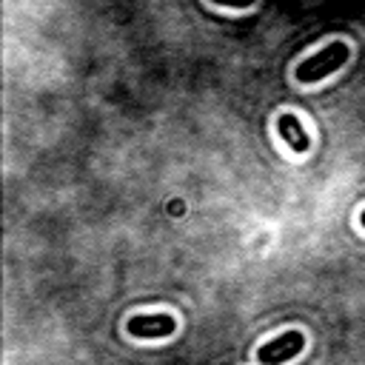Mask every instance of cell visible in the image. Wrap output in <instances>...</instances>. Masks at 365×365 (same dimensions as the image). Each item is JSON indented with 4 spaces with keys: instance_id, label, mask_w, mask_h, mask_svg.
I'll list each match as a JSON object with an SVG mask.
<instances>
[{
    "instance_id": "obj_4",
    "label": "cell",
    "mask_w": 365,
    "mask_h": 365,
    "mask_svg": "<svg viewBox=\"0 0 365 365\" xmlns=\"http://www.w3.org/2000/svg\"><path fill=\"white\" fill-rule=\"evenodd\" d=\"M277 131H279V137H282L297 154H305V151L311 148V137L305 134V128H302V123H299L297 114L282 111V114L277 117Z\"/></svg>"
},
{
    "instance_id": "obj_2",
    "label": "cell",
    "mask_w": 365,
    "mask_h": 365,
    "mask_svg": "<svg viewBox=\"0 0 365 365\" xmlns=\"http://www.w3.org/2000/svg\"><path fill=\"white\" fill-rule=\"evenodd\" d=\"M302 348H305L302 331H285V334H279V336H274L257 348V362L259 365H285L288 359L302 354Z\"/></svg>"
},
{
    "instance_id": "obj_6",
    "label": "cell",
    "mask_w": 365,
    "mask_h": 365,
    "mask_svg": "<svg viewBox=\"0 0 365 365\" xmlns=\"http://www.w3.org/2000/svg\"><path fill=\"white\" fill-rule=\"evenodd\" d=\"M359 222H362V228H365V211H362V214H359Z\"/></svg>"
},
{
    "instance_id": "obj_5",
    "label": "cell",
    "mask_w": 365,
    "mask_h": 365,
    "mask_svg": "<svg viewBox=\"0 0 365 365\" xmlns=\"http://www.w3.org/2000/svg\"><path fill=\"white\" fill-rule=\"evenodd\" d=\"M211 3H217V6H228V9H248V6H254L257 0H211Z\"/></svg>"
},
{
    "instance_id": "obj_3",
    "label": "cell",
    "mask_w": 365,
    "mask_h": 365,
    "mask_svg": "<svg viewBox=\"0 0 365 365\" xmlns=\"http://www.w3.org/2000/svg\"><path fill=\"white\" fill-rule=\"evenodd\" d=\"M177 331V319L171 314H137L128 319V334L140 339H163Z\"/></svg>"
},
{
    "instance_id": "obj_1",
    "label": "cell",
    "mask_w": 365,
    "mask_h": 365,
    "mask_svg": "<svg viewBox=\"0 0 365 365\" xmlns=\"http://www.w3.org/2000/svg\"><path fill=\"white\" fill-rule=\"evenodd\" d=\"M348 57H351L348 43L334 40V43H328L322 51H317V54L299 60L297 68H294V77H297V83H302V86L319 83V80H325L328 74H334L336 68H342V66L348 63Z\"/></svg>"
}]
</instances>
